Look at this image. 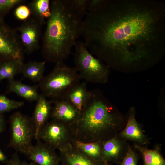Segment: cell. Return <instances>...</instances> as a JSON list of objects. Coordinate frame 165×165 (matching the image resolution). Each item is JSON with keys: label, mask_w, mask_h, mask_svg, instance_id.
<instances>
[{"label": "cell", "mask_w": 165, "mask_h": 165, "mask_svg": "<svg viewBox=\"0 0 165 165\" xmlns=\"http://www.w3.org/2000/svg\"><path fill=\"white\" fill-rule=\"evenodd\" d=\"M24 102L17 101L7 98L6 96L0 94V113L10 111L22 107Z\"/></svg>", "instance_id": "603a6c76"}, {"label": "cell", "mask_w": 165, "mask_h": 165, "mask_svg": "<svg viewBox=\"0 0 165 165\" xmlns=\"http://www.w3.org/2000/svg\"><path fill=\"white\" fill-rule=\"evenodd\" d=\"M51 15L42 38V53L46 61L63 62L81 35L82 16L69 0L50 2Z\"/></svg>", "instance_id": "7a4b0ae2"}, {"label": "cell", "mask_w": 165, "mask_h": 165, "mask_svg": "<svg viewBox=\"0 0 165 165\" xmlns=\"http://www.w3.org/2000/svg\"><path fill=\"white\" fill-rule=\"evenodd\" d=\"M64 123L54 119L44 125L40 131L38 141L41 139L52 148H61L67 135Z\"/></svg>", "instance_id": "9c48e42d"}, {"label": "cell", "mask_w": 165, "mask_h": 165, "mask_svg": "<svg viewBox=\"0 0 165 165\" xmlns=\"http://www.w3.org/2000/svg\"><path fill=\"white\" fill-rule=\"evenodd\" d=\"M42 26L37 20L32 18L24 21L17 28L20 43L27 53L31 54L38 49Z\"/></svg>", "instance_id": "ba28073f"}, {"label": "cell", "mask_w": 165, "mask_h": 165, "mask_svg": "<svg viewBox=\"0 0 165 165\" xmlns=\"http://www.w3.org/2000/svg\"><path fill=\"white\" fill-rule=\"evenodd\" d=\"M6 128V122L3 114L0 113V133L4 131Z\"/></svg>", "instance_id": "f1b7e54d"}, {"label": "cell", "mask_w": 165, "mask_h": 165, "mask_svg": "<svg viewBox=\"0 0 165 165\" xmlns=\"http://www.w3.org/2000/svg\"><path fill=\"white\" fill-rule=\"evenodd\" d=\"M23 61L11 60L0 62V81L5 79H13L16 75L21 73Z\"/></svg>", "instance_id": "d6986e66"}, {"label": "cell", "mask_w": 165, "mask_h": 165, "mask_svg": "<svg viewBox=\"0 0 165 165\" xmlns=\"http://www.w3.org/2000/svg\"><path fill=\"white\" fill-rule=\"evenodd\" d=\"M22 162L16 152L13 154L6 165H22Z\"/></svg>", "instance_id": "83f0119b"}, {"label": "cell", "mask_w": 165, "mask_h": 165, "mask_svg": "<svg viewBox=\"0 0 165 165\" xmlns=\"http://www.w3.org/2000/svg\"><path fill=\"white\" fill-rule=\"evenodd\" d=\"M76 145L81 151L80 152L86 156L96 161L104 163L102 160L101 147L98 143H86L77 141Z\"/></svg>", "instance_id": "44dd1931"}, {"label": "cell", "mask_w": 165, "mask_h": 165, "mask_svg": "<svg viewBox=\"0 0 165 165\" xmlns=\"http://www.w3.org/2000/svg\"><path fill=\"white\" fill-rule=\"evenodd\" d=\"M24 2L22 0H0V19L4 18L13 8Z\"/></svg>", "instance_id": "cb8c5ba5"}, {"label": "cell", "mask_w": 165, "mask_h": 165, "mask_svg": "<svg viewBox=\"0 0 165 165\" xmlns=\"http://www.w3.org/2000/svg\"><path fill=\"white\" fill-rule=\"evenodd\" d=\"M101 97L96 90H89L87 100L77 121L85 131L92 134L100 133L116 124L115 116Z\"/></svg>", "instance_id": "3957f363"}, {"label": "cell", "mask_w": 165, "mask_h": 165, "mask_svg": "<svg viewBox=\"0 0 165 165\" xmlns=\"http://www.w3.org/2000/svg\"><path fill=\"white\" fill-rule=\"evenodd\" d=\"M46 98L42 93L39 94L31 118L34 127V137L37 140L39 132L50 116L52 108V101H48Z\"/></svg>", "instance_id": "7c38bea8"}, {"label": "cell", "mask_w": 165, "mask_h": 165, "mask_svg": "<svg viewBox=\"0 0 165 165\" xmlns=\"http://www.w3.org/2000/svg\"><path fill=\"white\" fill-rule=\"evenodd\" d=\"M50 2L49 0H34L28 6L34 19L42 26L45 19L49 18L51 15Z\"/></svg>", "instance_id": "e0dca14e"}, {"label": "cell", "mask_w": 165, "mask_h": 165, "mask_svg": "<svg viewBox=\"0 0 165 165\" xmlns=\"http://www.w3.org/2000/svg\"><path fill=\"white\" fill-rule=\"evenodd\" d=\"M89 94L87 88V82H84L72 89L65 96L64 99L72 104L81 112L85 104Z\"/></svg>", "instance_id": "9a60e30c"}, {"label": "cell", "mask_w": 165, "mask_h": 165, "mask_svg": "<svg viewBox=\"0 0 165 165\" xmlns=\"http://www.w3.org/2000/svg\"><path fill=\"white\" fill-rule=\"evenodd\" d=\"M135 146L142 155L144 165H165L164 159L157 150L148 149L138 145Z\"/></svg>", "instance_id": "7402d4cb"}, {"label": "cell", "mask_w": 165, "mask_h": 165, "mask_svg": "<svg viewBox=\"0 0 165 165\" xmlns=\"http://www.w3.org/2000/svg\"><path fill=\"white\" fill-rule=\"evenodd\" d=\"M22 165H38L33 162L30 163H28L25 161H22Z\"/></svg>", "instance_id": "4dcf8cb0"}, {"label": "cell", "mask_w": 165, "mask_h": 165, "mask_svg": "<svg viewBox=\"0 0 165 165\" xmlns=\"http://www.w3.org/2000/svg\"><path fill=\"white\" fill-rule=\"evenodd\" d=\"M9 161L6 156L0 148V162L7 163Z\"/></svg>", "instance_id": "f546056e"}, {"label": "cell", "mask_w": 165, "mask_h": 165, "mask_svg": "<svg viewBox=\"0 0 165 165\" xmlns=\"http://www.w3.org/2000/svg\"><path fill=\"white\" fill-rule=\"evenodd\" d=\"M24 51L18 33L0 19V62L9 60L23 61Z\"/></svg>", "instance_id": "52a82bcc"}, {"label": "cell", "mask_w": 165, "mask_h": 165, "mask_svg": "<svg viewBox=\"0 0 165 165\" xmlns=\"http://www.w3.org/2000/svg\"><path fill=\"white\" fill-rule=\"evenodd\" d=\"M81 35L87 48L111 65L130 64L165 48V6L140 0H101L87 13Z\"/></svg>", "instance_id": "6da1fadb"}, {"label": "cell", "mask_w": 165, "mask_h": 165, "mask_svg": "<svg viewBox=\"0 0 165 165\" xmlns=\"http://www.w3.org/2000/svg\"><path fill=\"white\" fill-rule=\"evenodd\" d=\"M10 138L9 147L27 155L33 145L35 135L34 126L31 118L17 111L9 119Z\"/></svg>", "instance_id": "8992f818"}, {"label": "cell", "mask_w": 165, "mask_h": 165, "mask_svg": "<svg viewBox=\"0 0 165 165\" xmlns=\"http://www.w3.org/2000/svg\"><path fill=\"white\" fill-rule=\"evenodd\" d=\"M75 46L74 67L81 79L90 83L106 82L109 72L108 66L95 58L84 42L77 41Z\"/></svg>", "instance_id": "5b68a950"}, {"label": "cell", "mask_w": 165, "mask_h": 165, "mask_svg": "<svg viewBox=\"0 0 165 165\" xmlns=\"http://www.w3.org/2000/svg\"><path fill=\"white\" fill-rule=\"evenodd\" d=\"M38 85L31 86L12 79L8 80L7 92H13L30 102L37 101L39 94Z\"/></svg>", "instance_id": "4fadbf2b"}, {"label": "cell", "mask_w": 165, "mask_h": 165, "mask_svg": "<svg viewBox=\"0 0 165 165\" xmlns=\"http://www.w3.org/2000/svg\"><path fill=\"white\" fill-rule=\"evenodd\" d=\"M46 62L30 61L26 64L24 63L20 73L32 81L39 82L44 76Z\"/></svg>", "instance_id": "2e32d148"}, {"label": "cell", "mask_w": 165, "mask_h": 165, "mask_svg": "<svg viewBox=\"0 0 165 165\" xmlns=\"http://www.w3.org/2000/svg\"><path fill=\"white\" fill-rule=\"evenodd\" d=\"M60 161L62 165H106L104 163L96 161L80 152H65L61 150Z\"/></svg>", "instance_id": "5bb4252c"}, {"label": "cell", "mask_w": 165, "mask_h": 165, "mask_svg": "<svg viewBox=\"0 0 165 165\" xmlns=\"http://www.w3.org/2000/svg\"><path fill=\"white\" fill-rule=\"evenodd\" d=\"M73 8L82 17L88 12V0H69Z\"/></svg>", "instance_id": "d4e9b609"}, {"label": "cell", "mask_w": 165, "mask_h": 165, "mask_svg": "<svg viewBox=\"0 0 165 165\" xmlns=\"http://www.w3.org/2000/svg\"><path fill=\"white\" fill-rule=\"evenodd\" d=\"M51 100L54 106L50 116L54 119L63 123L77 122L80 112L72 104L64 99Z\"/></svg>", "instance_id": "8fae6325"}, {"label": "cell", "mask_w": 165, "mask_h": 165, "mask_svg": "<svg viewBox=\"0 0 165 165\" xmlns=\"http://www.w3.org/2000/svg\"><path fill=\"white\" fill-rule=\"evenodd\" d=\"M137 158L134 152L131 148L129 149L123 158L121 165H137Z\"/></svg>", "instance_id": "4316f807"}, {"label": "cell", "mask_w": 165, "mask_h": 165, "mask_svg": "<svg viewBox=\"0 0 165 165\" xmlns=\"http://www.w3.org/2000/svg\"><path fill=\"white\" fill-rule=\"evenodd\" d=\"M31 14V12L29 7L25 5L18 6L14 11L16 17L20 20L25 21L27 20L29 18Z\"/></svg>", "instance_id": "484cf974"}, {"label": "cell", "mask_w": 165, "mask_h": 165, "mask_svg": "<svg viewBox=\"0 0 165 165\" xmlns=\"http://www.w3.org/2000/svg\"><path fill=\"white\" fill-rule=\"evenodd\" d=\"M81 79L74 67L63 62L55 64L53 70L38 82L42 94L51 100L64 99L66 95L80 82Z\"/></svg>", "instance_id": "277c9868"}, {"label": "cell", "mask_w": 165, "mask_h": 165, "mask_svg": "<svg viewBox=\"0 0 165 165\" xmlns=\"http://www.w3.org/2000/svg\"><path fill=\"white\" fill-rule=\"evenodd\" d=\"M121 134L122 137L127 139L141 143H146L145 137L134 114L130 116L126 127Z\"/></svg>", "instance_id": "ac0fdd59"}, {"label": "cell", "mask_w": 165, "mask_h": 165, "mask_svg": "<svg viewBox=\"0 0 165 165\" xmlns=\"http://www.w3.org/2000/svg\"><path fill=\"white\" fill-rule=\"evenodd\" d=\"M121 149V144L116 138H112L105 142L101 151L103 162L107 164V162L116 159Z\"/></svg>", "instance_id": "ffe728a7"}, {"label": "cell", "mask_w": 165, "mask_h": 165, "mask_svg": "<svg viewBox=\"0 0 165 165\" xmlns=\"http://www.w3.org/2000/svg\"><path fill=\"white\" fill-rule=\"evenodd\" d=\"M27 155L38 165H58L60 161L52 148L39 141L35 145H32Z\"/></svg>", "instance_id": "30bf717a"}]
</instances>
